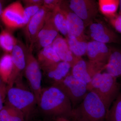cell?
Listing matches in <instances>:
<instances>
[{
    "instance_id": "cell-1",
    "label": "cell",
    "mask_w": 121,
    "mask_h": 121,
    "mask_svg": "<svg viewBox=\"0 0 121 121\" xmlns=\"http://www.w3.org/2000/svg\"><path fill=\"white\" fill-rule=\"evenodd\" d=\"M38 105L46 114L57 117H72L73 108L71 102L60 89L54 86L42 89Z\"/></svg>"
},
{
    "instance_id": "cell-2",
    "label": "cell",
    "mask_w": 121,
    "mask_h": 121,
    "mask_svg": "<svg viewBox=\"0 0 121 121\" xmlns=\"http://www.w3.org/2000/svg\"><path fill=\"white\" fill-rule=\"evenodd\" d=\"M108 111L97 94L89 91L82 101L74 108L72 117L79 121H107Z\"/></svg>"
},
{
    "instance_id": "cell-3",
    "label": "cell",
    "mask_w": 121,
    "mask_h": 121,
    "mask_svg": "<svg viewBox=\"0 0 121 121\" xmlns=\"http://www.w3.org/2000/svg\"><path fill=\"white\" fill-rule=\"evenodd\" d=\"M87 88L88 92L97 94L108 110L121 92V85L117 78L106 72L95 75L87 84Z\"/></svg>"
},
{
    "instance_id": "cell-4",
    "label": "cell",
    "mask_w": 121,
    "mask_h": 121,
    "mask_svg": "<svg viewBox=\"0 0 121 121\" xmlns=\"http://www.w3.org/2000/svg\"><path fill=\"white\" fill-rule=\"evenodd\" d=\"M21 78V76L15 81V86L7 88L5 103L21 111L27 118L37 105V99L32 91L23 84Z\"/></svg>"
},
{
    "instance_id": "cell-5",
    "label": "cell",
    "mask_w": 121,
    "mask_h": 121,
    "mask_svg": "<svg viewBox=\"0 0 121 121\" xmlns=\"http://www.w3.org/2000/svg\"><path fill=\"white\" fill-rule=\"evenodd\" d=\"M52 86L58 87L65 94L71 102L73 109L82 101L88 92L87 84L71 73Z\"/></svg>"
},
{
    "instance_id": "cell-6",
    "label": "cell",
    "mask_w": 121,
    "mask_h": 121,
    "mask_svg": "<svg viewBox=\"0 0 121 121\" xmlns=\"http://www.w3.org/2000/svg\"><path fill=\"white\" fill-rule=\"evenodd\" d=\"M33 51L25 48L26 66L24 72L31 91L35 94L39 105L42 89V74L41 68L37 59L33 56Z\"/></svg>"
},
{
    "instance_id": "cell-7",
    "label": "cell",
    "mask_w": 121,
    "mask_h": 121,
    "mask_svg": "<svg viewBox=\"0 0 121 121\" xmlns=\"http://www.w3.org/2000/svg\"><path fill=\"white\" fill-rule=\"evenodd\" d=\"M69 8L80 17L86 28L95 20L98 5L95 0H71L67 1Z\"/></svg>"
},
{
    "instance_id": "cell-8",
    "label": "cell",
    "mask_w": 121,
    "mask_h": 121,
    "mask_svg": "<svg viewBox=\"0 0 121 121\" xmlns=\"http://www.w3.org/2000/svg\"><path fill=\"white\" fill-rule=\"evenodd\" d=\"M59 31L54 23L52 12L48 15L43 27L39 33L31 48L32 50L39 52L44 48L52 44L58 35Z\"/></svg>"
},
{
    "instance_id": "cell-9",
    "label": "cell",
    "mask_w": 121,
    "mask_h": 121,
    "mask_svg": "<svg viewBox=\"0 0 121 121\" xmlns=\"http://www.w3.org/2000/svg\"><path fill=\"white\" fill-rule=\"evenodd\" d=\"M60 6L64 11L66 16L67 37L87 41V37L84 32L86 27L84 22L71 10L68 6L67 1L62 0Z\"/></svg>"
},
{
    "instance_id": "cell-10",
    "label": "cell",
    "mask_w": 121,
    "mask_h": 121,
    "mask_svg": "<svg viewBox=\"0 0 121 121\" xmlns=\"http://www.w3.org/2000/svg\"><path fill=\"white\" fill-rule=\"evenodd\" d=\"M105 65L82 58L72 67L71 74L87 84L95 75L104 70Z\"/></svg>"
},
{
    "instance_id": "cell-11",
    "label": "cell",
    "mask_w": 121,
    "mask_h": 121,
    "mask_svg": "<svg viewBox=\"0 0 121 121\" xmlns=\"http://www.w3.org/2000/svg\"><path fill=\"white\" fill-rule=\"evenodd\" d=\"M88 27V35L92 40L106 44L120 42L116 33L101 21L95 20Z\"/></svg>"
},
{
    "instance_id": "cell-12",
    "label": "cell",
    "mask_w": 121,
    "mask_h": 121,
    "mask_svg": "<svg viewBox=\"0 0 121 121\" xmlns=\"http://www.w3.org/2000/svg\"><path fill=\"white\" fill-rule=\"evenodd\" d=\"M24 9L21 2L16 1L9 5L3 10L1 19L7 27L15 29L25 26Z\"/></svg>"
},
{
    "instance_id": "cell-13",
    "label": "cell",
    "mask_w": 121,
    "mask_h": 121,
    "mask_svg": "<svg viewBox=\"0 0 121 121\" xmlns=\"http://www.w3.org/2000/svg\"><path fill=\"white\" fill-rule=\"evenodd\" d=\"M50 12L43 5L26 25L25 33L29 44L28 47H31L37 35L43 27Z\"/></svg>"
},
{
    "instance_id": "cell-14",
    "label": "cell",
    "mask_w": 121,
    "mask_h": 121,
    "mask_svg": "<svg viewBox=\"0 0 121 121\" xmlns=\"http://www.w3.org/2000/svg\"><path fill=\"white\" fill-rule=\"evenodd\" d=\"M25 48L17 42L11 53L13 63L12 73L7 84V88L13 86L17 79L21 76L26 66Z\"/></svg>"
},
{
    "instance_id": "cell-15",
    "label": "cell",
    "mask_w": 121,
    "mask_h": 121,
    "mask_svg": "<svg viewBox=\"0 0 121 121\" xmlns=\"http://www.w3.org/2000/svg\"><path fill=\"white\" fill-rule=\"evenodd\" d=\"M111 48L106 44L92 40L88 42L86 55L89 60L106 65L111 54Z\"/></svg>"
},
{
    "instance_id": "cell-16",
    "label": "cell",
    "mask_w": 121,
    "mask_h": 121,
    "mask_svg": "<svg viewBox=\"0 0 121 121\" xmlns=\"http://www.w3.org/2000/svg\"><path fill=\"white\" fill-rule=\"evenodd\" d=\"M52 47L61 61L66 62L72 67L82 58L74 55L69 48L67 40L59 34L52 43Z\"/></svg>"
},
{
    "instance_id": "cell-17",
    "label": "cell",
    "mask_w": 121,
    "mask_h": 121,
    "mask_svg": "<svg viewBox=\"0 0 121 121\" xmlns=\"http://www.w3.org/2000/svg\"><path fill=\"white\" fill-rule=\"evenodd\" d=\"M37 59L43 71L61 61L53 48L52 44L38 52Z\"/></svg>"
},
{
    "instance_id": "cell-18",
    "label": "cell",
    "mask_w": 121,
    "mask_h": 121,
    "mask_svg": "<svg viewBox=\"0 0 121 121\" xmlns=\"http://www.w3.org/2000/svg\"><path fill=\"white\" fill-rule=\"evenodd\" d=\"M72 68L69 63L61 61L43 72L48 79L53 84L63 80L70 74Z\"/></svg>"
},
{
    "instance_id": "cell-19",
    "label": "cell",
    "mask_w": 121,
    "mask_h": 121,
    "mask_svg": "<svg viewBox=\"0 0 121 121\" xmlns=\"http://www.w3.org/2000/svg\"><path fill=\"white\" fill-rule=\"evenodd\" d=\"M111 54L104 70L117 78L121 77V50L111 48Z\"/></svg>"
},
{
    "instance_id": "cell-20",
    "label": "cell",
    "mask_w": 121,
    "mask_h": 121,
    "mask_svg": "<svg viewBox=\"0 0 121 121\" xmlns=\"http://www.w3.org/2000/svg\"><path fill=\"white\" fill-rule=\"evenodd\" d=\"M25 118L21 111L6 103L0 110V121H24Z\"/></svg>"
},
{
    "instance_id": "cell-21",
    "label": "cell",
    "mask_w": 121,
    "mask_h": 121,
    "mask_svg": "<svg viewBox=\"0 0 121 121\" xmlns=\"http://www.w3.org/2000/svg\"><path fill=\"white\" fill-rule=\"evenodd\" d=\"M13 63L11 54H5L0 61V75L1 80L7 84L12 73Z\"/></svg>"
},
{
    "instance_id": "cell-22",
    "label": "cell",
    "mask_w": 121,
    "mask_h": 121,
    "mask_svg": "<svg viewBox=\"0 0 121 121\" xmlns=\"http://www.w3.org/2000/svg\"><path fill=\"white\" fill-rule=\"evenodd\" d=\"M60 5L52 11L54 23L59 32L66 39L68 37L66 16Z\"/></svg>"
},
{
    "instance_id": "cell-23",
    "label": "cell",
    "mask_w": 121,
    "mask_h": 121,
    "mask_svg": "<svg viewBox=\"0 0 121 121\" xmlns=\"http://www.w3.org/2000/svg\"><path fill=\"white\" fill-rule=\"evenodd\" d=\"M119 3V0H99L98 5L101 13L108 18L117 13Z\"/></svg>"
},
{
    "instance_id": "cell-24",
    "label": "cell",
    "mask_w": 121,
    "mask_h": 121,
    "mask_svg": "<svg viewBox=\"0 0 121 121\" xmlns=\"http://www.w3.org/2000/svg\"><path fill=\"white\" fill-rule=\"evenodd\" d=\"M70 50L74 55L78 58L86 55L88 41H81L75 38L67 37L66 39Z\"/></svg>"
},
{
    "instance_id": "cell-25",
    "label": "cell",
    "mask_w": 121,
    "mask_h": 121,
    "mask_svg": "<svg viewBox=\"0 0 121 121\" xmlns=\"http://www.w3.org/2000/svg\"><path fill=\"white\" fill-rule=\"evenodd\" d=\"M107 121H121V92L108 110Z\"/></svg>"
},
{
    "instance_id": "cell-26",
    "label": "cell",
    "mask_w": 121,
    "mask_h": 121,
    "mask_svg": "<svg viewBox=\"0 0 121 121\" xmlns=\"http://www.w3.org/2000/svg\"><path fill=\"white\" fill-rule=\"evenodd\" d=\"M17 41L12 35L7 30H4L0 35V43L1 47L7 52L11 54L13 48Z\"/></svg>"
},
{
    "instance_id": "cell-27",
    "label": "cell",
    "mask_w": 121,
    "mask_h": 121,
    "mask_svg": "<svg viewBox=\"0 0 121 121\" xmlns=\"http://www.w3.org/2000/svg\"><path fill=\"white\" fill-rule=\"evenodd\" d=\"M43 5H35L27 6L24 12V23L25 26L27 25L31 19L39 10Z\"/></svg>"
},
{
    "instance_id": "cell-28",
    "label": "cell",
    "mask_w": 121,
    "mask_h": 121,
    "mask_svg": "<svg viewBox=\"0 0 121 121\" xmlns=\"http://www.w3.org/2000/svg\"><path fill=\"white\" fill-rule=\"evenodd\" d=\"M107 19L111 26L117 31L121 34V14L117 13Z\"/></svg>"
},
{
    "instance_id": "cell-29",
    "label": "cell",
    "mask_w": 121,
    "mask_h": 121,
    "mask_svg": "<svg viewBox=\"0 0 121 121\" xmlns=\"http://www.w3.org/2000/svg\"><path fill=\"white\" fill-rule=\"evenodd\" d=\"M6 83L0 80V110L4 107L7 97V87Z\"/></svg>"
},
{
    "instance_id": "cell-30",
    "label": "cell",
    "mask_w": 121,
    "mask_h": 121,
    "mask_svg": "<svg viewBox=\"0 0 121 121\" xmlns=\"http://www.w3.org/2000/svg\"><path fill=\"white\" fill-rule=\"evenodd\" d=\"M61 1L59 0H44L43 5L49 11L52 12L60 5Z\"/></svg>"
},
{
    "instance_id": "cell-31",
    "label": "cell",
    "mask_w": 121,
    "mask_h": 121,
    "mask_svg": "<svg viewBox=\"0 0 121 121\" xmlns=\"http://www.w3.org/2000/svg\"><path fill=\"white\" fill-rule=\"evenodd\" d=\"M23 1L26 5V7L31 5H43V0H23Z\"/></svg>"
},
{
    "instance_id": "cell-32",
    "label": "cell",
    "mask_w": 121,
    "mask_h": 121,
    "mask_svg": "<svg viewBox=\"0 0 121 121\" xmlns=\"http://www.w3.org/2000/svg\"><path fill=\"white\" fill-rule=\"evenodd\" d=\"M56 121H71L68 118L63 117H59L56 118Z\"/></svg>"
},
{
    "instance_id": "cell-33",
    "label": "cell",
    "mask_w": 121,
    "mask_h": 121,
    "mask_svg": "<svg viewBox=\"0 0 121 121\" xmlns=\"http://www.w3.org/2000/svg\"><path fill=\"white\" fill-rule=\"evenodd\" d=\"M3 12L2 3H1V1H0V15L1 16L2 15Z\"/></svg>"
},
{
    "instance_id": "cell-34",
    "label": "cell",
    "mask_w": 121,
    "mask_h": 121,
    "mask_svg": "<svg viewBox=\"0 0 121 121\" xmlns=\"http://www.w3.org/2000/svg\"><path fill=\"white\" fill-rule=\"evenodd\" d=\"M119 9H120V10H119V13L121 14V0H120V3H119Z\"/></svg>"
},
{
    "instance_id": "cell-35",
    "label": "cell",
    "mask_w": 121,
    "mask_h": 121,
    "mask_svg": "<svg viewBox=\"0 0 121 121\" xmlns=\"http://www.w3.org/2000/svg\"><path fill=\"white\" fill-rule=\"evenodd\" d=\"M75 121H76V120H75Z\"/></svg>"
}]
</instances>
